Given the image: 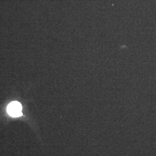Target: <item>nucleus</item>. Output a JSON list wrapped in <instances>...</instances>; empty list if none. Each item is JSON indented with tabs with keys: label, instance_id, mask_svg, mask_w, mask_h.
Segmentation results:
<instances>
[{
	"label": "nucleus",
	"instance_id": "obj_1",
	"mask_svg": "<svg viewBox=\"0 0 156 156\" xmlns=\"http://www.w3.org/2000/svg\"><path fill=\"white\" fill-rule=\"evenodd\" d=\"M22 106L21 104L17 101H13L10 103L7 107L8 114L13 117H18L23 115Z\"/></svg>",
	"mask_w": 156,
	"mask_h": 156
}]
</instances>
